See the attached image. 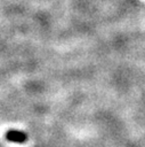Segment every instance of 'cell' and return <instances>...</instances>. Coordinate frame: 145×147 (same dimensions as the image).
<instances>
[{"label": "cell", "mask_w": 145, "mask_h": 147, "mask_svg": "<svg viewBox=\"0 0 145 147\" xmlns=\"http://www.w3.org/2000/svg\"><path fill=\"white\" fill-rule=\"evenodd\" d=\"M6 139L10 142H16V144H23L27 140V136L23 131L18 130H8L6 132Z\"/></svg>", "instance_id": "6da1fadb"}]
</instances>
